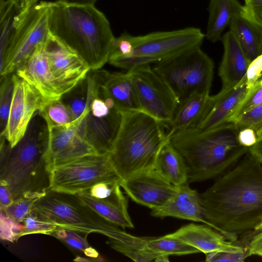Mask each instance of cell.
Returning <instances> with one entry per match:
<instances>
[{
  "mask_svg": "<svg viewBox=\"0 0 262 262\" xmlns=\"http://www.w3.org/2000/svg\"><path fill=\"white\" fill-rule=\"evenodd\" d=\"M61 100L70 110L81 137L98 154H109L120 126L122 112L102 91L92 70Z\"/></svg>",
  "mask_w": 262,
  "mask_h": 262,
  "instance_id": "obj_5",
  "label": "cell"
},
{
  "mask_svg": "<svg viewBox=\"0 0 262 262\" xmlns=\"http://www.w3.org/2000/svg\"><path fill=\"white\" fill-rule=\"evenodd\" d=\"M209 226L230 241L262 226V164L248 152L200 194Z\"/></svg>",
  "mask_w": 262,
  "mask_h": 262,
  "instance_id": "obj_1",
  "label": "cell"
},
{
  "mask_svg": "<svg viewBox=\"0 0 262 262\" xmlns=\"http://www.w3.org/2000/svg\"><path fill=\"white\" fill-rule=\"evenodd\" d=\"M14 93L7 126L4 134L11 147L24 136L35 114L47 103L31 84L13 73Z\"/></svg>",
  "mask_w": 262,
  "mask_h": 262,
  "instance_id": "obj_13",
  "label": "cell"
},
{
  "mask_svg": "<svg viewBox=\"0 0 262 262\" xmlns=\"http://www.w3.org/2000/svg\"><path fill=\"white\" fill-rule=\"evenodd\" d=\"M239 130L230 122L208 130L190 128L169 140L181 153L188 168V183L202 182L220 174L248 152L238 139Z\"/></svg>",
  "mask_w": 262,
  "mask_h": 262,
  "instance_id": "obj_4",
  "label": "cell"
},
{
  "mask_svg": "<svg viewBox=\"0 0 262 262\" xmlns=\"http://www.w3.org/2000/svg\"><path fill=\"white\" fill-rule=\"evenodd\" d=\"M144 238L147 249L158 256L161 255H184L201 252L196 248L166 235Z\"/></svg>",
  "mask_w": 262,
  "mask_h": 262,
  "instance_id": "obj_28",
  "label": "cell"
},
{
  "mask_svg": "<svg viewBox=\"0 0 262 262\" xmlns=\"http://www.w3.org/2000/svg\"><path fill=\"white\" fill-rule=\"evenodd\" d=\"M214 100V95L196 93L181 102L172 120L165 125L168 138L180 131L199 128Z\"/></svg>",
  "mask_w": 262,
  "mask_h": 262,
  "instance_id": "obj_22",
  "label": "cell"
},
{
  "mask_svg": "<svg viewBox=\"0 0 262 262\" xmlns=\"http://www.w3.org/2000/svg\"><path fill=\"white\" fill-rule=\"evenodd\" d=\"M122 181L114 168L109 154L85 156L53 168L51 189L77 194L100 182Z\"/></svg>",
  "mask_w": 262,
  "mask_h": 262,
  "instance_id": "obj_11",
  "label": "cell"
},
{
  "mask_svg": "<svg viewBox=\"0 0 262 262\" xmlns=\"http://www.w3.org/2000/svg\"><path fill=\"white\" fill-rule=\"evenodd\" d=\"M118 185L108 196L98 199L82 191L77 195L88 205L110 222L125 228H134V224L128 212V200Z\"/></svg>",
  "mask_w": 262,
  "mask_h": 262,
  "instance_id": "obj_24",
  "label": "cell"
},
{
  "mask_svg": "<svg viewBox=\"0 0 262 262\" xmlns=\"http://www.w3.org/2000/svg\"><path fill=\"white\" fill-rule=\"evenodd\" d=\"M224 54L219 75L222 82V90L232 88L247 76L251 63L234 34L229 31L221 38Z\"/></svg>",
  "mask_w": 262,
  "mask_h": 262,
  "instance_id": "obj_21",
  "label": "cell"
},
{
  "mask_svg": "<svg viewBox=\"0 0 262 262\" xmlns=\"http://www.w3.org/2000/svg\"><path fill=\"white\" fill-rule=\"evenodd\" d=\"M158 262H167L169 261V256L166 255H161L157 256L154 260Z\"/></svg>",
  "mask_w": 262,
  "mask_h": 262,
  "instance_id": "obj_46",
  "label": "cell"
},
{
  "mask_svg": "<svg viewBox=\"0 0 262 262\" xmlns=\"http://www.w3.org/2000/svg\"><path fill=\"white\" fill-rule=\"evenodd\" d=\"M120 185L133 201L151 210L164 205L178 190V187L170 183L155 168L123 180Z\"/></svg>",
  "mask_w": 262,
  "mask_h": 262,
  "instance_id": "obj_15",
  "label": "cell"
},
{
  "mask_svg": "<svg viewBox=\"0 0 262 262\" xmlns=\"http://www.w3.org/2000/svg\"><path fill=\"white\" fill-rule=\"evenodd\" d=\"M24 228L19 238L28 234H43L52 235L59 227L38 216L32 210L23 220Z\"/></svg>",
  "mask_w": 262,
  "mask_h": 262,
  "instance_id": "obj_32",
  "label": "cell"
},
{
  "mask_svg": "<svg viewBox=\"0 0 262 262\" xmlns=\"http://www.w3.org/2000/svg\"><path fill=\"white\" fill-rule=\"evenodd\" d=\"M39 112L46 121L49 130L74 122L70 110L61 99L47 103Z\"/></svg>",
  "mask_w": 262,
  "mask_h": 262,
  "instance_id": "obj_29",
  "label": "cell"
},
{
  "mask_svg": "<svg viewBox=\"0 0 262 262\" xmlns=\"http://www.w3.org/2000/svg\"><path fill=\"white\" fill-rule=\"evenodd\" d=\"M45 42L39 45L14 73L33 86L48 103L61 99L64 93L50 71Z\"/></svg>",
  "mask_w": 262,
  "mask_h": 262,
  "instance_id": "obj_18",
  "label": "cell"
},
{
  "mask_svg": "<svg viewBox=\"0 0 262 262\" xmlns=\"http://www.w3.org/2000/svg\"><path fill=\"white\" fill-rule=\"evenodd\" d=\"M262 71V54L252 61L249 66L247 77L250 88L257 80Z\"/></svg>",
  "mask_w": 262,
  "mask_h": 262,
  "instance_id": "obj_39",
  "label": "cell"
},
{
  "mask_svg": "<svg viewBox=\"0 0 262 262\" xmlns=\"http://www.w3.org/2000/svg\"><path fill=\"white\" fill-rule=\"evenodd\" d=\"M48 2L36 4L14 21V30L4 55L0 57L1 77L14 73L45 42L50 32Z\"/></svg>",
  "mask_w": 262,
  "mask_h": 262,
  "instance_id": "obj_10",
  "label": "cell"
},
{
  "mask_svg": "<svg viewBox=\"0 0 262 262\" xmlns=\"http://www.w3.org/2000/svg\"><path fill=\"white\" fill-rule=\"evenodd\" d=\"M262 245V226L256 231H254V234L250 241L249 248Z\"/></svg>",
  "mask_w": 262,
  "mask_h": 262,
  "instance_id": "obj_43",
  "label": "cell"
},
{
  "mask_svg": "<svg viewBox=\"0 0 262 262\" xmlns=\"http://www.w3.org/2000/svg\"><path fill=\"white\" fill-rule=\"evenodd\" d=\"M248 152L255 160L262 164V134L257 138L256 143L248 147Z\"/></svg>",
  "mask_w": 262,
  "mask_h": 262,
  "instance_id": "obj_42",
  "label": "cell"
},
{
  "mask_svg": "<svg viewBox=\"0 0 262 262\" xmlns=\"http://www.w3.org/2000/svg\"><path fill=\"white\" fill-rule=\"evenodd\" d=\"M233 122L239 130L246 128L252 129L257 139L262 134V103L243 114Z\"/></svg>",
  "mask_w": 262,
  "mask_h": 262,
  "instance_id": "obj_34",
  "label": "cell"
},
{
  "mask_svg": "<svg viewBox=\"0 0 262 262\" xmlns=\"http://www.w3.org/2000/svg\"><path fill=\"white\" fill-rule=\"evenodd\" d=\"M14 93L13 73L1 77L0 136L4 134L8 120Z\"/></svg>",
  "mask_w": 262,
  "mask_h": 262,
  "instance_id": "obj_31",
  "label": "cell"
},
{
  "mask_svg": "<svg viewBox=\"0 0 262 262\" xmlns=\"http://www.w3.org/2000/svg\"><path fill=\"white\" fill-rule=\"evenodd\" d=\"M14 4H15L16 6L19 7L21 9V10L23 9L24 5V0H10Z\"/></svg>",
  "mask_w": 262,
  "mask_h": 262,
  "instance_id": "obj_47",
  "label": "cell"
},
{
  "mask_svg": "<svg viewBox=\"0 0 262 262\" xmlns=\"http://www.w3.org/2000/svg\"><path fill=\"white\" fill-rule=\"evenodd\" d=\"M49 68L64 94L76 86L91 69L74 50L50 33L45 42Z\"/></svg>",
  "mask_w": 262,
  "mask_h": 262,
  "instance_id": "obj_14",
  "label": "cell"
},
{
  "mask_svg": "<svg viewBox=\"0 0 262 262\" xmlns=\"http://www.w3.org/2000/svg\"><path fill=\"white\" fill-rule=\"evenodd\" d=\"M262 80V71H261L260 74L257 80Z\"/></svg>",
  "mask_w": 262,
  "mask_h": 262,
  "instance_id": "obj_48",
  "label": "cell"
},
{
  "mask_svg": "<svg viewBox=\"0 0 262 262\" xmlns=\"http://www.w3.org/2000/svg\"><path fill=\"white\" fill-rule=\"evenodd\" d=\"M242 10V5L238 0H210L205 35L207 39L212 42L221 40L224 30Z\"/></svg>",
  "mask_w": 262,
  "mask_h": 262,
  "instance_id": "obj_26",
  "label": "cell"
},
{
  "mask_svg": "<svg viewBox=\"0 0 262 262\" xmlns=\"http://www.w3.org/2000/svg\"><path fill=\"white\" fill-rule=\"evenodd\" d=\"M150 214L156 217H173L201 222L209 226L205 218L200 195L188 183L178 187L176 194L162 206L151 209Z\"/></svg>",
  "mask_w": 262,
  "mask_h": 262,
  "instance_id": "obj_20",
  "label": "cell"
},
{
  "mask_svg": "<svg viewBox=\"0 0 262 262\" xmlns=\"http://www.w3.org/2000/svg\"><path fill=\"white\" fill-rule=\"evenodd\" d=\"M166 235L178 239L205 254L216 251L238 252L249 248V243L227 241L222 233L207 225L190 223Z\"/></svg>",
  "mask_w": 262,
  "mask_h": 262,
  "instance_id": "obj_17",
  "label": "cell"
},
{
  "mask_svg": "<svg viewBox=\"0 0 262 262\" xmlns=\"http://www.w3.org/2000/svg\"><path fill=\"white\" fill-rule=\"evenodd\" d=\"M229 27L230 31L234 34L251 62L262 54V31L260 29L241 13L234 16Z\"/></svg>",
  "mask_w": 262,
  "mask_h": 262,
  "instance_id": "obj_27",
  "label": "cell"
},
{
  "mask_svg": "<svg viewBox=\"0 0 262 262\" xmlns=\"http://www.w3.org/2000/svg\"><path fill=\"white\" fill-rule=\"evenodd\" d=\"M155 169L176 187L188 183V168L185 160L169 140L160 150Z\"/></svg>",
  "mask_w": 262,
  "mask_h": 262,
  "instance_id": "obj_25",
  "label": "cell"
},
{
  "mask_svg": "<svg viewBox=\"0 0 262 262\" xmlns=\"http://www.w3.org/2000/svg\"><path fill=\"white\" fill-rule=\"evenodd\" d=\"M13 202L11 193L7 185L0 181V204L1 208L8 206Z\"/></svg>",
  "mask_w": 262,
  "mask_h": 262,
  "instance_id": "obj_41",
  "label": "cell"
},
{
  "mask_svg": "<svg viewBox=\"0 0 262 262\" xmlns=\"http://www.w3.org/2000/svg\"><path fill=\"white\" fill-rule=\"evenodd\" d=\"M248 90L247 76L232 88L221 90L214 95V103L199 128L208 130L232 122L237 108Z\"/></svg>",
  "mask_w": 262,
  "mask_h": 262,
  "instance_id": "obj_23",
  "label": "cell"
},
{
  "mask_svg": "<svg viewBox=\"0 0 262 262\" xmlns=\"http://www.w3.org/2000/svg\"><path fill=\"white\" fill-rule=\"evenodd\" d=\"M111 162L122 180L155 168L160 150L169 140L165 125L142 111L122 112Z\"/></svg>",
  "mask_w": 262,
  "mask_h": 262,
  "instance_id": "obj_6",
  "label": "cell"
},
{
  "mask_svg": "<svg viewBox=\"0 0 262 262\" xmlns=\"http://www.w3.org/2000/svg\"><path fill=\"white\" fill-rule=\"evenodd\" d=\"M238 139L240 143L247 147L254 145L257 141L255 132L251 129L246 128L239 130Z\"/></svg>",
  "mask_w": 262,
  "mask_h": 262,
  "instance_id": "obj_40",
  "label": "cell"
},
{
  "mask_svg": "<svg viewBox=\"0 0 262 262\" xmlns=\"http://www.w3.org/2000/svg\"><path fill=\"white\" fill-rule=\"evenodd\" d=\"M37 198H21L14 201L11 204L1 208L2 211L8 217L22 223L31 212Z\"/></svg>",
  "mask_w": 262,
  "mask_h": 262,
  "instance_id": "obj_33",
  "label": "cell"
},
{
  "mask_svg": "<svg viewBox=\"0 0 262 262\" xmlns=\"http://www.w3.org/2000/svg\"><path fill=\"white\" fill-rule=\"evenodd\" d=\"M77 232L63 229L57 228L52 234L70 248L83 252L86 256L92 259L101 258L98 252L90 246L85 238L83 237Z\"/></svg>",
  "mask_w": 262,
  "mask_h": 262,
  "instance_id": "obj_30",
  "label": "cell"
},
{
  "mask_svg": "<svg viewBox=\"0 0 262 262\" xmlns=\"http://www.w3.org/2000/svg\"><path fill=\"white\" fill-rule=\"evenodd\" d=\"M262 103V80H257L250 88L237 108L232 122L243 114Z\"/></svg>",
  "mask_w": 262,
  "mask_h": 262,
  "instance_id": "obj_35",
  "label": "cell"
},
{
  "mask_svg": "<svg viewBox=\"0 0 262 262\" xmlns=\"http://www.w3.org/2000/svg\"><path fill=\"white\" fill-rule=\"evenodd\" d=\"M56 1L77 4L94 5L97 0H56Z\"/></svg>",
  "mask_w": 262,
  "mask_h": 262,
  "instance_id": "obj_44",
  "label": "cell"
},
{
  "mask_svg": "<svg viewBox=\"0 0 262 262\" xmlns=\"http://www.w3.org/2000/svg\"><path fill=\"white\" fill-rule=\"evenodd\" d=\"M241 14L262 31V0H244Z\"/></svg>",
  "mask_w": 262,
  "mask_h": 262,
  "instance_id": "obj_37",
  "label": "cell"
},
{
  "mask_svg": "<svg viewBox=\"0 0 262 262\" xmlns=\"http://www.w3.org/2000/svg\"><path fill=\"white\" fill-rule=\"evenodd\" d=\"M152 68L170 87L180 103L194 93L210 94L214 63L201 47L157 63Z\"/></svg>",
  "mask_w": 262,
  "mask_h": 262,
  "instance_id": "obj_9",
  "label": "cell"
},
{
  "mask_svg": "<svg viewBox=\"0 0 262 262\" xmlns=\"http://www.w3.org/2000/svg\"><path fill=\"white\" fill-rule=\"evenodd\" d=\"M32 210L59 228L103 235L108 238L109 245L116 241L124 231L98 214L77 194L50 189L37 199Z\"/></svg>",
  "mask_w": 262,
  "mask_h": 262,
  "instance_id": "obj_8",
  "label": "cell"
},
{
  "mask_svg": "<svg viewBox=\"0 0 262 262\" xmlns=\"http://www.w3.org/2000/svg\"><path fill=\"white\" fill-rule=\"evenodd\" d=\"M1 238L12 242L19 238V235L24 228L20 223L8 217L1 211Z\"/></svg>",
  "mask_w": 262,
  "mask_h": 262,
  "instance_id": "obj_36",
  "label": "cell"
},
{
  "mask_svg": "<svg viewBox=\"0 0 262 262\" xmlns=\"http://www.w3.org/2000/svg\"><path fill=\"white\" fill-rule=\"evenodd\" d=\"M143 112L165 125L172 120L180 102L165 81L150 65L127 71Z\"/></svg>",
  "mask_w": 262,
  "mask_h": 262,
  "instance_id": "obj_12",
  "label": "cell"
},
{
  "mask_svg": "<svg viewBox=\"0 0 262 262\" xmlns=\"http://www.w3.org/2000/svg\"><path fill=\"white\" fill-rule=\"evenodd\" d=\"M207 262H241L251 255L250 248L238 252L216 251L205 254Z\"/></svg>",
  "mask_w": 262,
  "mask_h": 262,
  "instance_id": "obj_38",
  "label": "cell"
},
{
  "mask_svg": "<svg viewBox=\"0 0 262 262\" xmlns=\"http://www.w3.org/2000/svg\"><path fill=\"white\" fill-rule=\"evenodd\" d=\"M93 77L104 94L121 112L143 110L129 74L127 72L92 70Z\"/></svg>",
  "mask_w": 262,
  "mask_h": 262,
  "instance_id": "obj_19",
  "label": "cell"
},
{
  "mask_svg": "<svg viewBox=\"0 0 262 262\" xmlns=\"http://www.w3.org/2000/svg\"><path fill=\"white\" fill-rule=\"evenodd\" d=\"M38 0H24V5L20 12L24 13L30 9L33 6L37 4Z\"/></svg>",
  "mask_w": 262,
  "mask_h": 262,
  "instance_id": "obj_45",
  "label": "cell"
},
{
  "mask_svg": "<svg viewBox=\"0 0 262 262\" xmlns=\"http://www.w3.org/2000/svg\"><path fill=\"white\" fill-rule=\"evenodd\" d=\"M0 137V181L7 185L13 201L45 195L51 189L46 159L49 130L39 111L15 146L11 147L4 136Z\"/></svg>",
  "mask_w": 262,
  "mask_h": 262,
  "instance_id": "obj_2",
  "label": "cell"
},
{
  "mask_svg": "<svg viewBox=\"0 0 262 262\" xmlns=\"http://www.w3.org/2000/svg\"><path fill=\"white\" fill-rule=\"evenodd\" d=\"M48 3L50 33L76 51L91 70L101 69L115 38L105 15L94 5Z\"/></svg>",
  "mask_w": 262,
  "mask_h": 262,
  "instance_id": "obj_3",
  "label": "cell"
},
{
  "mask_svg": "<svg viewBox=\"0 0 262 262\" xmlns=\"http://www.w3.org/2000/svg\"><path fill=\"white\" fill-rule=\"evenodd\" d=\"M205 37L200 29L194 27L141 36H133L125 32L114 39L108 62L126 71L156 64L201 47Z\"/></svg>",
  "mask_w": 262,
  "mask_h": 262,
  "instance_id": "obj_7",
  "label": "cell"
},
{
  "mask_svg": "<svg viewBox=\"0 0 262 262\" xmlns=\"http://www.w3.org/2000/svg\"><path fill=\"white\" fill-rule=\"evenodd\" d=\"M94 154H99L79 134L74 122L49 130L46 159L50 170L78 158Z\"/></svg>",
  "mask_w": 262,
  "mask_h": 262,
  "instance_id": "obj_16",
  "label": "cell"
}]
</instances>
